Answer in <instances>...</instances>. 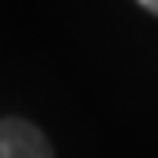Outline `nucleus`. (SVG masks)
Segmentation results:
<instances>
[{"label":"nucleus","instance_id":"2","mask_svg":"<svg viewBox=\"0 0 158 158\" xmlns=\"http://www.w3.org/2000/svg\"><path fill=\"white\" fill-rule=\"evenodd\" d=\"M135 4H139V8H147L151 15H158V0H135Z\"/></svg>","mask_w":158,"mask_h":158},{"label":"nucleus","instance_id":"1","mask_svg":"<svg viewBox=\"0 0 158 158\" xmlns=\"http://www.w3.org/2000/svg\"><path fill=\"white\" fill-rule=\"evenodd\" d=\"M0 158H56L45 132L27 117H0Z\"/></svg>","mask_w":158,"mask_h":158}]
</instances>
